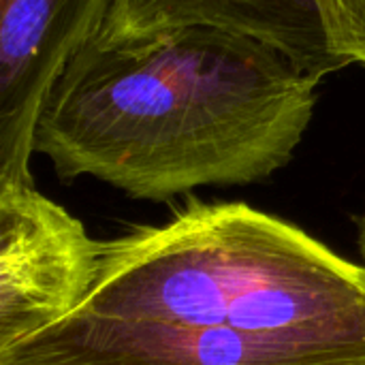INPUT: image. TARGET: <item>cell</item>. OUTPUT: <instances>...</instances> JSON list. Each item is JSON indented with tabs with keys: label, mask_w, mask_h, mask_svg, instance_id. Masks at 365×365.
<instances>
[{
	"label": "cell",
	"mask_w": 365,
	"mask_h": 365,
	"mask_svg": "<svg viewBox=\"0 0 365 365\" xmlns=\"http://www.w3.org/2000/svg\"><path fill=\"white\" fill-rule=\"evenodd\" d=\"M319 83L227 30L96 36L49 90L32 148L62 182L90 175L141 201L246 186L293 160Z\"/></svg>",
	"instance_id": "6da1fadb"
},
{
	"label": "cell",
	"mask_w": 365,
	"mask_h": 365,
	"mask_svg": "<svg viewBox=\"0 0 365 365\" xmlns=\"http://www.w3.org/2000/svg\"><path fill=\"white\" fill-rule=\"evenodd\" d=\"M79 310L365 346V265L248 203L192 199L103 242Z\"/></svg>",
	"instance_id": "7a4b0ae2"
},
{
	"label": "cell",
	"mask_w": 365,
	"mask_h": 365,
	"mask_svg": "<svg viewBox=\"0 0 365 365\" xmlns=\"http://www.w3.org/2000/svg\"><path fill=\"white\" fill-rule=\"evenodd\" d=\"M359 357L365 346L77 310L0 353V365H327Z\"/></svg>",
	"instance_id": "3957f363"
},
{
	"label": "cell",
	"mask_w": 365,
	"mask_h": 365,
	"mask_svg": "<svg viewBox=\"0 0 365 365\" xmlns=\"http://www.w3.org/2000/svg\"><path fill=\"white\" fill-rule=\"evenodd\" d=\"M101 248L34 182L0 184V353L86 304Z\"/></svg>",
	"instance_id": "277c9868"
},
{
	"label": "cell",
	"mask_w": 365,
	"mask_h": 365,
	"mask_svg": "<svg viewBox=\"0 0 365 365\" xmlns=\"http://www.w3.org/2000/svg\"><path fill=\"white\" fill-rule=\"evenodd\" d=\"M111 0H0V184L34 182V126L66 64L103 30Z\"/></svg>",
	"instance_id": "5b68a950"
},
{
	"label": "cell",
	"mask_w": 365,
	"mask_h": 365,
	"mask_svg": "<svg viewBox=\"0 0 365 365\" xmlns=\"http://www.w3.org/2000/svg\"><path fill=\"white\" fill-rule=\"evenodd\" d=\"M180 28L250 36L317 81L351 66L331 38L319 0H111L98 36L115 41Z\"/></svg>",
	"instance_id": "8992f818"
},
{
	"label": "cell",
	"mask_w": 365,
	"mask_h": 365,
	"mask_svg": "<svg viewBox=\"0 0 365 365\" xmlns=\"http://www.w3.org/2000/svg\"><path fill=\"white\" fill-rule=\"evenodd\" d=\"M338 51L365 68V0H319Z\"/></svg>",
	"instance_id": "52a82bcc"
},
{
	"label": "cell",
	"mask_w": 365,
	"mask_h": 365,
	"mask_svg": "<svg viewBox=\"0 0 365 365\" xmlns=\"http://www.w3.org/2000/svg\"><path fill=\"white\" fill-rule=\"evenodd\" d=\"M359 237H357V242H359V252H361V259H364V265H365V214L359 218Z\"/></svg>",
	"instance_id": "ba28073f"
},
{
	"label": "cell",
	"mask_w": 365,
	"mask_h": 365,
	"mask_svg": "<svg viewBox=\"0 0 365 365\" xmlns=\"http://www.w3.org/2000/svg\"><path fill=\"white\" fill-rule=\"evenodd\" d=\"M327 365H365V357H359V359H349V361H338V364H327Z\"/></svg>",
	"instance_id": "9c48e42d"
}]
</instances>
